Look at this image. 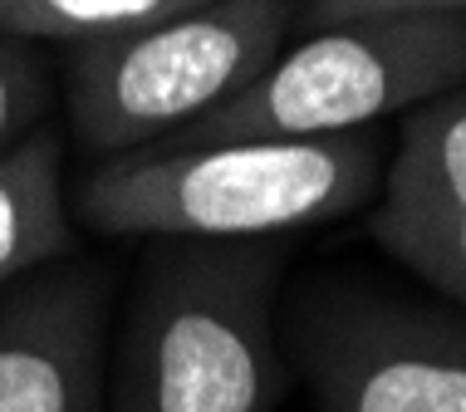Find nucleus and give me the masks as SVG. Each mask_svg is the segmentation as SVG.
I'll use <instances>...</instances> for the list:
<instances>
[{
  "instance_id": "obj_1",
  "label": "nucleus",
  "mask_w": 466,
  "mask_h": 412,
  "mask_svg": "<svg viewBox=\"0 0 466 412\" xmlns=\"http://www.w3.org/2000/svg\"><path fill=\"white\" fill-rule=\"evenodd\" d=\"M383 153L369 133L231 137L113 153L79 186V211L104 236L153 241H266L349 216L378 196Z\"/></svg>"
},
{
  "instance_id": "obj_2",
  "label": "nucleus",
  "mask_w": 466,
  "mask_h": 412,
  "mask_svg": "<svg viewBox=\"0 0 466 412\" xmlns=\"http://www.w3.org/2000/svg\"><path fill=\"white\" fill-rule=\"evenodd\" d=\"M280 270L275 236L162 241L128 309L113 412H275L285 397Z\"/></svg>"
},
{
  "instance_id": "obj_3",
  "label": "nucleus",
  "mask_w": 466,
  "mask_h": 412,
  "mask_svg": "<svg viewBox=\"0 0 466 412\" xmlns=\"http://www.w3.org/2000/svg\"><path fill=\"white\" fill-rule=\"evenodd\" d=\"M466 84V15H373L309 30L207 118L157 147L231 137H334Z\"/></svg>"
},
{
  "instance_id": "obj_4",
  "label": "nucleus",
  "mask_w": 466,
  "mask_h": 412,
  "mask_svg": "<svg viewBox=\"0 0 466 412\" xmlns=\"http://www.w3.org/2000/svg\"><path fill=\"white\" fill-rule=\"evenodd\" d=\"M299 0H211L69 55V118L94 153H133L207 118L280 55Z\"/></svg>"
},
{
  "instance_id": "obj_5",
  "label": "nucleus",
  "mask_w": 466,
  "mask_h": 412,
  "mask_svg": "<svg viewBox=\"0 0 466 412\" xmlns=\"http://www.w3.org/2000/svg\"><path fill=\"white\" fill-rule=\"evenodd\" d=\"M319 412H466V319L354 290L305 299L289 329Z\"/></svg>"
},
{
  "instance_id": "obj_6",
  "label": "nucleus",
  "mask_w": 466,
  "mask_h": 412,
  "mask_svg": "<svg viewBox=\"0 0 466 412\" xmlns=\"http://www.w3.org/2000/svg\"><path fill=\"white\" fill-rule=\"evenodd\" d=\"M369 226L388 256L466 309V84L408 108Z\"/></svg>"
},
{
  "instance_id": "obj_7",
  "label": "nucleus",
  "mask_w": 466,
  "mask_h": 412,
  "mask_svg": "<svg viewBox=\"0 0 466 412\" xmlns=\"http://www.w3.org/2000/svg\"><path fill=\"white\" fill-rule=\"evenodd\" d=\"M113 285L94 266L40 270L0 305V412H104Z\"/></svg>"
},
{
  "instance_id": "obj_8",
  "label": "nucleus",
  "mask_w": 466,
  "mask_h": 412,
  "mask_svg": "<svg viewBox=\"0 0 466 412\" xmlns=\"http://www.w3.org/2000/svg\"><path fill=\"white\" fill-rule=\"evenodd\" d=\"M79 231L65 196V147L49 128L0 147V285L74 256Z\"/></svg>"
},
{
  "instance_id": "obj_9",
  "label": "nucleus",
  "mask_w": 466,
  "mask_h": 412,
  "mask_svg": "<svg viewBox=\"0 0 466 412\" xmlns=\"http://www.w3.org/2000/svg\"><path fill=\"white\" fill-rule=\"evenodd\" d=\"M211 0H0V30L25 45H104Z\"/></svg>"
},
{
  "instance_id": "obj_10",
  "label": "nucleus",
  "mask_w": 466,
  "mask_h": 412,
  "mask_svg": "<svg viewBox=\"0 0 466 412\" xmlns=\"http://www.w3.org/2000/svg\"><path fill=\"white\" fill-rule=\"evenodd\" d=\"M49 104V74L35 55V45L0 30V147L20 143L25 133L40 128Z\"/></svg>"
},
{
  "instance_id": "obj_11",
  "label": "nucleus",
  "mask_w": 466,
  "mask_h": 412,
  "mask_svg": "<svg viewBox=\"0 0 466 412\" xmlns=\"http://www.w3.org/2000/svg\"><path fill=\"white\" fill-rule=\"evenodd\" d=\"M373 15H466V0H305L309 30Z\"/></svg>"
}]
</instances>
